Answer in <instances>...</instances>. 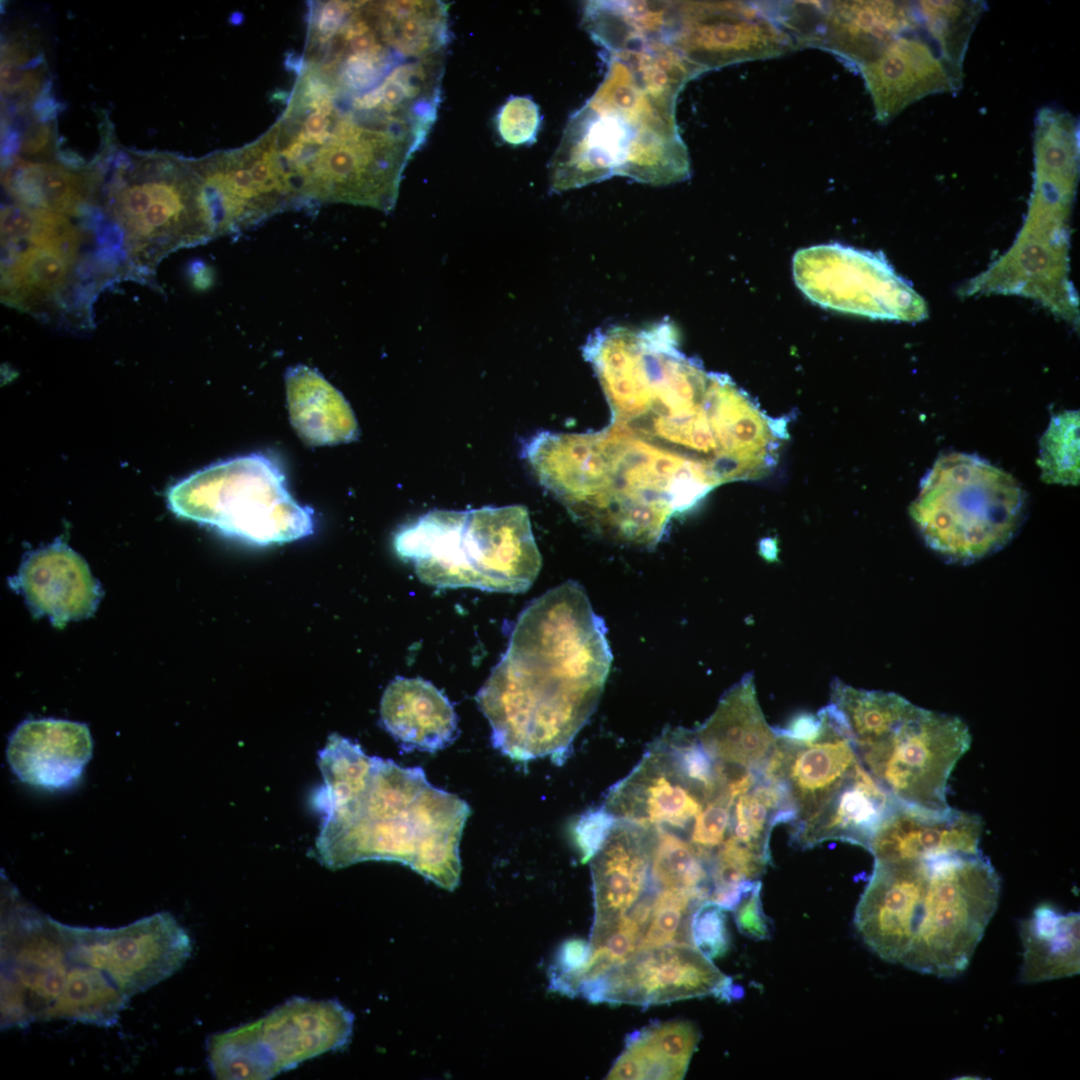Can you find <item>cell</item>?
Masks as SVG:
<instances>
[{"mask_svg": "<svg viewBox=\"0 0 1080 1080\" xmlns=\"http://www.w3.org/2000/svg\"><path fill=\"white\" fill-rule=\"evenodd\" d=\"M265 137L195 161L214 237L240 233L276 213L299 208Z\"/></svg>", "mask_w": 1080, "mask_h": 1080, "instance_id": "d6986e66", "label": "cell"}, {"mask_svg": "<svg viewBox=\"0 0 1080 1080\" xmlns=\"http://www.w3.org/2000/svg\"><path fill=\"white\" fill-rule=\"evenodd\" d=\"M980 284L985 292H997V293H1010L1019 294L1009 288L1002 279L996 273L992 266L989 270L979 276ZM1022 295V294H1019ZM1025 296V295H1024ZM1031 297V296H1029ZM1040 301L1043 305L1048 307L1057 315L1064 314L1072 310L1077 304V298L1074 290L1070 284L1068 288L1057 294L1045 297H1032Z\"/></svg>", "mask_w": 1080, "mask_h": 1080, "instance_id": "f6af8a7d", "label": "cell"}, {"mask_svg": "<svg viewBox=\"0 0 1080 1080\" xmlns=\"http://www.w3.org/2000/svg\"><path fill=\"white\" fill-rule=\"evenodd\" d=\"M62 923L26 904L1 917V1028L48 1020L73 961Z\"/></svg>", "mask_w": 1080, "mask_h": 1080, "instance_id": "2e32d148", "label": "cell"}, {"mask_svg": "<svg viewBox=\"0 0 1080 1080\" xmlns=\"http://www.w3.org/2000/svg\"><path fill=\"white\" fill-rule=\"evenodd\" d=\"M706 803L656 740L633 771L609 790L604 806L617 820L684 832Z\"/></svg>", "mask_w": 1080, "mask_h": 1080, "instance_id": "7402d4cb", "label": "cell"}, {"mask_svg": "<svg viewBox=\"0 0 1080 1080\" xmlns=\"http://www.w3.org/2000/svg\"><path fill=\"white\" fill-rule=\"evenodd\" d=\"M725 909L705 901L694 911L691 919V938L694 947L708 959H716L727 953L730 935Z\"/></svg>", "mask_w": 1080, "mask_h": 1080, "instance_id": "f35d334b", "label": "cell"}, {"mask_svg": "<svg viewBox=\"0 0 1080 1080\" xmlns=\"http://www.w3.org/2000/svg\"><path fill=\"white\" fill-rule=\"evenodd\" d=\"M592 953L589 941L568 939L561 944L549 968L550 989L566 996H577L580 975Z\"/></svg>", "mask_w": 1080, "mask_h": 1080, "instance_id": "60d3db41", "label": "cell"}, {"mask_svg": "<svg viewBox=\"0 0 1080 1080\" xmlns=\"http://www.w3.org/2000/svg\"><path fill=\"white\" fill-rule=\"evenodd\" d=\"M384 729L405 751L437 752L459 734L458 717L449 699L422 678L395 677L380 704Z\"/></svg>", "mask_w": 1080, "mask_h": 1080, "instance_id": "f1b7e54d", "label": "cell"}, {"mask_svg": "<svg viewBox=\"0 0 1080 1080\" xmlns=\"http://www.w3.org/2000/svg\"><path fill=\"white\" fill-rule=\"evenodd\" d=\"M732 980L692 945L636 951L602 976L582 983L578 995L593 1003L650 1006L713 995L731 1001Z\"/></svg>", "mask_w": 1080, "mask_h": 1080, "instance_id": "ffe728a7", "label": "cell"}, {"mask_svg": "<svg viewBox=\"0 0 1080 1080\" xmlns=\"http://www.w3.org/2000/svg\"><path fill=\"white\" fill-rule=\"evenodd\" d=\"M41 83V72L1 61V92L5 96L21 95L36 98Z\"/></svg>", "mask_w": 1080, "mask_h": 1080, "instance_id": "ee69618b", "label": "cell"}, {"mask_svg": "<svg viewBox=\"0 0 1080 1080\" xmlns=\"http://www.w3.org/2000/svg\"><path fill=\"white\" fill-rule=\"evenodd\" d=\"M694 731L716 763L757 773L777 743L759 706L751 674L731 687L714 713Z\"/></svg>", "mask_w": 1080, "mask_h": 1080, "instance_id": "83f0119b", "label": "cell"}, {"mask_svg": "<svg viewBox=\"0 0 1080 1080\" xmlns=\"http://www.w3.org/2000/svg\"><path fill=\"white\" fill-rule=\"evenodd\" d=\"M1034 183L1027 216L1019 235L993 265L1015 292L1045 297L1070 286L1069 224L1078 168V124L1068 112L1040 109L1034 131Z\"/></svg>", "mask_w": 1080, "mask_h": 1080, "instance_id": "9c48e42d", "label": "cell"}, {"mask_svg": "<svg viewBox=\"0 0 1080 1080\" xmlns=\"http://www.w3.org/2000/svg\"><path fill=\"white\" fill-rule=\"evenodd\" d=\"M1025 509L1026 494L1011 474L975 454L950 452L922 478L909 514L930 549L965 564L1005 547Z\"/></svg>", "mask_w": 1080, "mask_h": 1080, "instance_id": "ba28073f", "label": "cell"}, {"mask_svg": "<svg viewBox=\"0 0 1080 1080\" xmlns=\"http://www.w3.org/2000/svg\"><path fill=\"white\" fill-rule=\"evenodd\" d=\"M285 387L291 424L308 445L348 443L359 437L349 403L317 370L306 365L288 368Z\"/></svg>", "mask_w": 1080, "mask_h": 1080, "instance_id": "f546056e", "label": "cell"}, {"mask_svg": "<svg viewBox=\"0 0 1080 1080\" xmlns=\"http://www.w3.org/2000/svg\"><path fill=\"white\" fill-rule=\"evenodd\" d=\"M93 740L84 723L63 719L26 720L11 734L7 761L27 784L45 789L73 785L92 757Z\"/></svg>", "mask_w": 1080, "mask_h": 1080, "instance_id": "484cf974", "label": "cell"}, {"mask_svg": "<svg viewBox=\"0 0 1080 1080\" xmlns=\"http://www.w3.org/2000/svg\"><path fill=\"white\" fill-rule=\"evenodd\" d=\"M131 180L114 187L111 210L136 249L150 242L174 249L214 237L195 161L149 156L138 163Z\"/></svg>", "mask_w": 1080, "mask_h": 1080, "instance_id": "9a60e30c", "label": "cell"}, {"mask_svg": "<svg viewBox=\"0 0 1080 1080\" xmlns=\"http://www.w3.org/2000/svg\"><path fill=\"white\" fill-rule=\"evenodd\" d=\"M674 326L600 328L583 347L611 410L610 425L695 462L721 484L734 476L742 390L678 348Z\"/></svg>", "mask_w": 1080, "mask_h": 1080, "instance_id": "3957f363", "label": "cell"}, {"mask_svg": "<svg viewBox=\"0 0 1080 1080\" xmlns=\"http://www.w3.org/2000/svg\"><path fill=\"white\" fill-rule=\"evenodd\" d=\"M711 889L657 890L640 948L664 945H693L691 919L694 911L709 900Z\"/></svg>", "mask_w": 1080, "mask_h": 1080, "instance_id": "e575fe53", "label": "cell"}, {"mask_svg": "<svg viewBox=\"0 0 1080 1080\" xmlns=\"http://www.w3.org/2000/svg\"><path fill=\"white\" fill-rule=\"evenodd\" d=\"M823 727L821 716L817 713H801L796 715L784 727H772L777 738L806 742L819 736Z\"/></svg>", "mask_w": 1080, "mask_h": 1080, "instance_id": "bcb514c9", "label": "cell"}, {"mask_svg": "<svg viewBox=\"0 0 1080 1080\" xmlns=\"http://www.w3.org/2000/svg\"><path fill=\"white\" fill-rule=\"evenodd\" d=\"M525 458L574 519L616 541L655 546L670 519L711 490L703 468L617 427L540 431Z\"/></svg>", "mask_w": 1080, "mask_h": 1080, "instance_id": "277c9868", "label": "cell"}, {"mask_svg": "<svg viewBox=\"0 0 1080 1080\" xmlns=\"http://www.w3.org/2000/svg\"><path fill=\"white\" fill-rule=\"evenodd\" d=\"M984 10L979 1H929L920 22L858 68L878 121L887 123L928 95L961 88L966 49Z\"/></svg>", "mask_w": 1080, "mask_h": 1080, "instance_id": "8fae6325", "label": "cell"}, {"mask_svg": "<svg viewBox=\"0 0 1080 1080\" xmlns=\"http://www.w3.org/2000/svg\"><path fill=\"white\" fill-rule=\"evenodd\" d=\"M970 744L969 729L960 718L904 698L888 724L854 748L865 769L895 800L944 811L950 808L949 777Z\"/></svg>", "mask_w": 1080, "mask_h": 1080, "instance_id": "4fadbf2b", "label": "cell"}, {"mask_svg": "<svg viewBox=\"0 0 1080 1080\" xmlns=\"http://www.w3.org/2000/svg\"><path fill=\"white\" fill-rule=\"evenodd\" d=\"M1079 411L1066 410L1051 417L1042 435L1037 464L1048 484H1079Z\"/></svg>", "mask_w": 1080, "mask_h": 1080, "instance_id": "8d00e7d4", "label": "cell"}, {"mask_svg": "<svg viewBox=\"0 0 1080 1080\" xmlns=\"http://www.w3.org/2000/svg\"><path fill=\"white\" fill-rule=\"evenodd\" d=\"M654 829L617 820L592 858L594 920L590 940L657 891L651 874Z\"/></svg>", "mask_w": 1080, "mask_h": 1080, "instance_id": "d4e9b609", "label": "cell"}, {"mask_svg": "<svg viewBox=\"0 0 1080 1080\" xmlns=\"http://www.w3.org/2000/svg\"><path fill=\"white\" fill-rule=\"evenodd\" d=\"M541 124L537 104L528 96H512L499 109L496 128L501 139L511 145L535 141Z\"/></svg>", "mask_w": 1080, "mask_h": 1080, "instance_id": "ab89813d", "label": "cell"}, {"mask_svg": "<svg viewBox=\"0 0 1080 1080\" xmlns=\"http://www.w3.org/2000/svg\"><path fill=\"white\" fill-rule=\"evenodd\" d=\"M51 142V126L43 122L34 123L26 129L21 137V150L28 154L41 153L49 148Z\"/></svg>", "mask_w": 1080, "mask_h": 1080, "instance_id": "7dc6e473", "label": "cell"}, {"mask_svg": "<svg viewBox=\"0 0 1080 1080\" xmlns=\"http://www.w3.org/2000/svg\"><path fill=\"white\" fill-rule=\"evenodd\" d=\"M818 714L823 727L817 738L806 742L777 738L759 772L784 783L797 811L794 822L808 817L862 763L838 709L829 703Z\"/></svg>", "mask_w": 1080, "mask_h": 1080, "instance_id": "44dd1931", "label": "cell"}, {"mask_svg": "<svg viewBox=\"0 0 1080 1080\" xmlns=\"http://www.w3.org/2000/svg\"><path fill=\"white\" fill-rule=\"evenodd\" d=\"M169 508L179 517L244 541L268 545L313 533V511L294 500L279 467L262 454L211 464L172 485Z\"/></svg>", "mask_w": 1080, "mask_h": 1080, "instance_id": "30bf717a", "label": "cell"}, {"mask_svg": "<svg viewBox=\"0 0 1080 1080\" xmlns=\"http://www.w3.org/2000/svg\"><path fill=\"white\" fill-rule=\"evenodd\" d=\"M60 159H61V161L63 163H65V165H69L71 167H78V166L82 165L80 163L83 162V160L79 156H77L75 153H72L70 151H66L64 153H61Z\"/></svg>", "mask_w": 1080, "mask_h": 1080, "instance_id": "681fc988", "label": "cell"}, {"mask_svg": "<svg viewBox=\"0 0 1080 1080\" xmlns=\"http://www.w3.org/2000/svg\"><path fill=\"white\" fill-rule=\"evenodd\" d=\"M650 874L657 890L711 889L705 861L689 841L668 829H654Z\"/></svg>", "mask_w": 1080, "mask_h": 1080, "instance_id": "836d02e7", "label": "cell"}, {"mask_svg": "<svg viewBox=\"0 0 1080 1080\" xmlns=\"http://www.w3.org/2000/svg\"><path fill=\"white\" fill-rule=\"evenodd\" d=\"M71 264L55 250L30 246L5 269V291L19 301L43 298L65 282Z\"/></svg>", "mask_w": 1080, "mask_h": 1080, "instance_id": "d590c367", "label": "cell"}, {"mask_svg": "<svg viewBox=\"0 0 1080 1080\" xmlns=\"http://www.w3.org/2000/svg\"><path fill=\"white\" fill-rule=\"evenodd\" d=\"M700 1040L686 1020L657 1023L633 1032L608 1079H682Z\"/></svg>", "mask_w": 1080, "mask_h": 1080, "instance_id": "1f68e13d", "label": "cell"}, {"mask_svg": "<svg viewBox=\"0 0 1080 1080\" xmlns=\"http://www.w3.org/2000/svg\"><path fill=\"white\" fill-rule=\"evenodd\" d=\"M761 888L759 880L733 909L738 930L753 940H766L771 937V923L763 910Z\"/></svg>", "mask_w": 1080, "mask_h": 1080, "instance_id": "7bdbcfd3", "label": "cell"}, {"mask_svg": "<svg viewBox=\"0 0 1080 1080\" xmlns=\"http://www.w3.org/2000/svg\"><path fill=\"white\" fill-rule=\"evenodd\" d=\"M894 802L861 763L808 817L791 824L790 842L809 849L837 840L868 850Z\"/></svg>", "mask_w": 1080, "mask_h": 1080, "instance_id": "4316f807", "label": "cell"}, {"mask_svg": "<svg viewBox=\"0 0 1080 1080\" xmlns=\"http://www.w3.org/2000/svg\"><path fill=\"white\" fill-rule=\"evenodd\" d=\"M12 192L23 206L74 214L85 199L87 186L83 176L61 166L23 161L14 176Z\"/></svg>", "mask_w": 1080, "mask_h": 1080, "instance_id": "d6a6232c", "label": "cell"}, {"mask_svg": "<svg viewBox=\"0 0 1080 1080\" xmlns=\"http://www.w3.org/2000/svg\"><path fill=\"white\" fill-rule=\"evenodd\" d=\"M734 801L727 791H722L706 803L689 831V842L708 868L714 853L728 835Z\"/></svg>", "mask_w": 1080, "mask_h": 1080, "instance_id": "74e56055", "label": "cell"}, {"mask_svg": "<svg viewBox=\"0 0 1080 1080\" xmlns=\"http://www.w3.org/2000/svg\"><path fill=\"white\" fill-rule=\"evenodd\" d=\"M353 1022L337 1000L294 997L255 1021L209 1036V1068L216 1079H271L341 1049Z\"/></svg>", "mask_w": 1080, "mask_h": 1080, "instance_id": "7c38bea8", "label": "cell"}, {"mask_svg": "<svg viewBox=\"0 0 1080 1080\" xmlns=\"http://www.w3.org/2000/svg\"><path fill=\"white\" fill-rule=\"evenodd\" d=\"M393 544L421 582L439 588L522 593L542 565L522 505L432 510L401 527Z\"/></svg>", "mask_w": 1080, "mask_h": 1080, "instance_id": "52a82bcc", "label": "cell"}, {"mask_svg": "<svg viewBox=\"0 0 1080 1080\" xmlns=\"http://www.w3.org/2000/svg\"><path fill=\"white\" fill-rule=\"evenodd\" d=\"M616 817L605 806L594 808L578 816L571 834L582 863L591 860L609 836Z\"/></svg>", "mask_w": 1080, "mask_h": 1080, "instance_id": "b9f144b4", "label": "cell"}, {"mask_svg": "<svg viewBox=\"0 0 1080 1080\" xmlns=\"http://www.w3.org/2000/svg\"><path fill=\"white\" fill-rule=\"evenodd\" d=\"M317 762L323 783L312 796L320 816L314 855L323 866L395 861L447 890L457 887L471 814L463 799L430 784L421 767L369 756L336 733Z\"/></svg>", "mask_w": 1080, "mask_h": 1080, "instance_id": "7a4b0ae2", "label": "cell"}, {"mask_svg": "<svg viewBox=\"0 0 1080 1080\" xmlns=\"http://www.w3.org/2000/svg\"><path fill=\"white\" fill-rule=\"evenodd\" d=\"M983 822L978 815L951 807L944 811L895 800L868 851L876 861L931 860L978 854Z\"/></svg>", "mask_w": 1080, "mask_h": 1080, "instance_id": "cb8c5ba5", "label": "cell"}, {"mask_svg": "<svg viewBox=\"0 0 1080 1080\" xmlns=\"http://www.w3.org/2000/svg\"><path fill=\"white\" fill-rule=\"evenodd\" d=\"M1000 888L999 875L981 852L897 861L872 872L854 924L883 960L955 977L969 965Z\"/></svg>", "mask_w": 1080, "mask_h": 1080, "instance_id": "5b68a950", "label": "cell"}, {"mask_svg": "<svg viewBox=\"0 0 1080 1080\" xmlns=\"http://www.w3.org/2000/svg\"><path fill=\"white\" fill-rule=\"evenodd\" d=\"M10 584L34 616L47 617L59 628L91 616L102 597L86 561L61 539L27 553Z\"/></svg>", "mask_w": 1080, "mask_h": 1080, "instance_id": "603a6c76", "label": "cell"}, {"mask_svg": "<svg viewBox=\"0 0 1080 1080\" xmlns=\"http://www.w3.org/2000/svg\"><path fill=\"white\" fill-rule=\"evenodd\" d=\"M606 635L603 619L575 581L527 605L475 697L495 749L520 762L545 756L564 762L609 674Z\"/></svg>", "mask_w": 1080, "mask_h": 1080, "instance_id": "6da1fadb", "label": "cell"}, {"mask_svg": "<svg viewBox=\"0 0 1080 1080\" xmlns=\"http://www.w3.org/2000/svg\"><path fill=\"white\" fill-rule=\"evenodd\" d=\"M59 107L60 104L52 96L51 84H44L33 104L35 118L43 123L52 120L60 110Z\"/></svg>", "mask_w": 1080, "mask_h": 1080, "instance_id": "c3c4849f", "label": "cell"}, {"mask_svg": "<svg viewBox=\"0 0 1080 1080\" xmlns=\"http://www.w3.org/2000/svg\"><path fill=\"white\" fill-rule=\"evenodd\" d=\"M62 928L70 959L102 972L128 998L172 976L192 953L189 933L169 912L118 928Z\"/></svg>", "mask_w": 1080, "mask_h": 1080, "instance_id": "ac0fdd59", "label": "cell"}, {"mask_svg": "<svg viewBox=\"0 0 1080 1080\" xmlns=\"http://www.w3.org/2000/svg\"><path fill=\"white\" fill-rule=\"evenodd\" d=\"M793 275L800 290L825 308L907 321L926 315L922 298L872 252L840 244L805 248L793 258Z\"/></svg>", "mask_w": 1080, "mask_h": 1080, "instance_id": "e0dca14e", "label": "cell"}, {"mask_svg": "<svg viewBox=\"0 0 1080 1080\" xmlns=\"http://www.w3.org/2000/svg\"><path fill=\"white\" fill-rule=\"evenodd\" d=\"M676 99L652 89L629 61L609 54L604 80L570 117L553 155L552 191L613 175L653 185L688 178L690 162L676 125Z\"/></svg>", "mask_w": 1080, "mask_h": 1080, "instance_id": "8992f818", "label": "cell"}, {"mask_svg": "<svg viewBox=\"0 0 1080 1080\" xmlns=\"http://www.w3.org/2000/svg\"><path fill=\"white\" fill-rule=\"evenodd\" d=\"M661 4L655 37L702 73L738 62L774 58L797 48L766 4L733 1Z\"/></svg>", "mask_w": 1080, "mask_h": 1080, "instance_id": "5bb4252c", "label": "cell"}, {"mask_svg": "<svg viewBox=\"0 0 1080 1080\" xmlns=\"http://www.w3.org/2000/svg\"><path fill=\"white\" fill-rule=\"evenodd\" d=\"M1079 936V913H1062L1047 904L1038 906L1020 924V980L1032 984L1079 974Z\"/></svg>", "mask_w": 1080, "mask_h": 1080, "instance_id": "4dcf8cb0", "label": "cell"}]
</instances>
